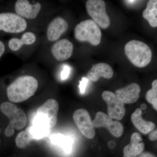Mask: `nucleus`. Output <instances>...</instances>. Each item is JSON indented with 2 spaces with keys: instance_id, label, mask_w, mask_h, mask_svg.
I'll return each instance as SVG.
<instances>
[{
  "instance_id": "obj_6",
  "label": "nucleus",
  "mask_w": 157,
  "mask_h": 157,
  "mask_svg": "<svg viewBox=\"0 0 157 157\" xmlns=\"http://www.w3.org/2000/svg\"><path fill=\"white\" fill-rule=\"evenodd\" d=\"M88 14L93 21L101 28L106 29L110 25V19L106 10V3L103 0H88L86 4Z\"/></svg>"
},
{
  "instance_id": "obj_2",
  "label": "nucleus",
  "mask_w": 157,
  "mask_h": 157,
  "mask_svg": "<svg viewBox=\"0 0 157 157\" xmlns=\"http://www.w3.org/2000/svg\"><path fill=\"white\" fill-rule=\"evenodd\" d=\"M124 52L129 60L137 67H144L151 61V49L148 45L141 41H129L125 45Z\"/></svg>"
},
{
  "instance_id": "obj_18",
  "label": "nucleus",
  "mask_w": 157,
  "mask_h": 157,
  "mask_svg": "<svg viewBox=\"0 0 157 157\" xmlns=\"http://www.w3.org/2000/svg\"><path fill=\"white\" fill-rule=\"evenodd\" d=\"M142 114L141 109L137 108L132 113L131 119L137 129L141 133L146 135L154 130L155 124L152 122L144 120L142 117Z\"/></svg>"
},
{
  "instance_id": "obj_28",
  "label": "nucleus",
  "mask_w": 157,
  "mask_h": 157,
  "mask_svg": "<svg viewBox=\"0 0 157 157\" xmlns=\"http://www.w3.org/2000/svg\"><path fill=\"white\" fill-rule=\"evenodd\" d=\"M138 157H156L155 155L149 152H144L141 154Z\"/></svg>"
},
{
  "instance_id": "obj_14",
  "label": "nucleus",
  "mask_w": 157,
  "mask_h": 157,
  "mask_svg": "<svg viewBox=\"0 0 157 157\" xmlns=\"http://www.w3.org/2000/svg\"><path fill=\"white\" fill-rule=\"evenodd\" d=\"M140 91L139 85L132 83L126 87L116 90L114 94L124 104H131L135 103L139 99Z\"/></svg>"
},
{
  "instance_id": "obj_16",
  "label": "nucleus",
  "mask_w": 157,
  "mask_h": 157,
  "mask_svg": "<svg viewBox=\"0 0 157 157\" xmlns=\"http://www.w3.org/2000/svg\"><path fill=\"white\" fill-rule=\"evenodd\" d=\"M142 140L139 133L135 132L132 134L130 143L124 147V157H135L141 154L145 146Z\"/></svg>"
},
{
  "instance_id": "obj_22",
  "label": "nucleus",
  "mask_w": 157,
  "mask_h": 157,
  "mask_svg": "<svg viewBox=\"0 0 157 157\" xmlns=\"http://www.w3.org/2000/svg\"><path fill=\"white\" fill-rule=\"evenodd\" d=\"M33 139H34L31 133L29 127L26 129L25 131H23L17 135L15 139V143L17 147L24 148L30 143Z\"/></svg>"
},
{
  "instance_id": "obj_29",
  "label": "nucleus",
  "mask_w": 157,
  "mask_h": 157,
  "mask_svg": "<svg viewBox=\"0 0 157 157\" xmlns=\"http://www.w3.org/2000/svg\"><path fill=\"white\" fill-rule=\"evenodd\" d=\"M108 146H109V147H110V148H114L115 146V144L114 143V141H109V143H108Z\"/></svg>"
},
{
  "instance_id": "obj_12",
  "label": "nucleus",
  "mask_w": 157,
  "mask_h": 157,
  "mask_svg": "<svg viewBox=\"0 0 157 157\" xmlns=\"http://www.w3.org/2000/svg\"><path fill=\"white\" fill-rule=\"evenodd\" d=\"M69 24L60 16H57L48 23L46 28V37L50 42H56L67 31Z\"/></svg>"
},
{
  "instance_id": "obj_7",
  "label": "nucleus",
  "mask_w": 157,
  "mask_h": 157,
  "mask_svg": "<svg viewBox=\"0 0 157 157\" xmlns=\"http://www.w3.org/2000/svg\"><path fill=\"white\" fill-rule=\"evenodd\" d=\"M59 109V103L56 100L48 99L38 108L35 117L45 122L52 128L56 125Z\"/></svg>"
},
{
  "instance_id": "obj_17",
  "label": "nucleus",
  "mask_w": 157,
  "mask_h": 157,
  "mask_svg": "<svg viewBox=\"0 0 157 157\" xmlns=\"http://www.w3.org/2000/svg\"><path fill=\"white\" fill-rule=\"evenodd\" d=\"M113 75L112 67L108 64L103 63L94 65L87 73L88 77L93 82L98 81L101 77L109 79Z\"/></svg>"
},
{
  "instance_id": "obj_19",
  "label": "nucleus",
  "mask_w": 157,
  "mask_h": 157,
  "mask_svg": "<svg viewBox=\"0 0 157 157\" xmlns=\"http://www.w3.org/2000/svg\"><path fill=\"white\" fill-rule=\"evenodd\" d=\"M34 139H40L45 137L50 132V128L44 121L35 117L33 125L30 127Z\"/></svg>"
},
{
  "instance_id": "obj_3",
  "label": "nucleus",
  "mask_w": 157,
  "mask_h": 157,
  "mask_svg": "<svg viewBox=\"0 0 157 157\" xmlns=\"http://www.w3.org/2000/svg\"><path fill=\"white\" fill-rule=\"evenodd\" d=\"M0 110L10 121L5 130V135L7 137H11L14 135V129L21 130L26 125L27 118L24 111L21 108H17L16 105L13 103L9 102L3 103L0 106Z\"/></svg>"
},
{
  "instance_id": "obj_31",
  "label": "nucleus",
  "mask_w": 157,
  "mask_h": 157,
  "mask_svg": "<svg viewBox=\"0 0 157 157\" xmlns=\"http://www.w3.org/2000/svg\"><path fill=\"white\" fill-rule=\"evenodd\" d=\"M124 2H126L127 3H128V4H134V3H136V2H137V1H125Z\"/></svg>"
},
{
  "instance_id": "obj_8",
  "label": "nucleus",
  "mask_w": 157,
  "mask_h": 157,
  "mask_svg": "<svg viewBox=\"0 0 157 157\" xmlns=\"http://www.w3.org/2000/svg\"><path fill=\"white\" fill-rule=\"evenodd\" d=\"M42 8L40 2L32 3L28 0H17L14 3V13L26 21L31 20L37 18Z\"/></svg>"
},
{
  "instance_id": "obj_25",
  "label": "nucleus",
  "mask_w": 157,
  "mask_h": 157,
  "mask_svg": "<svg viewBox=\"0 0 157 157\" xmlns=\"http://www.w3.org/2000/svg\"><path fill=\"white\" fill-rule=\"evenodd\" d=\"M70 69L67 66H65L61 73V78L63 80H65L68 78L70 73Z\"/></svg>"
},
{
  "instance_id": "obj_1",
  "label": "nucleus",
  "mask_w": 157,
  "mask_h": 157,
  "mask_svg": "<svg viewBox=\"0 0 157 157\" xmlns=\"http://www.w3.org/2000/svg\"><path fill=\"white\" fill-rule=\"evenodd\" d=\"M39 86L36 78L30 75L20 76L9 85L7 94L12 103H20L33 96Z\"/></svg>"
},
{
  "instance_id": "obj_23",
  "label": "nucleus",
  "mask_w": 157,
  "mask_h": 157,
  "mask_svg": "<svg viewBox=\"0 0 157 157\" xmlns=\"http://www.w3.org/2000/svg\"><path fill=\"white\" fill-rule=\"evenodd\" d=\"M147 101L151 104L154 108L157 110V80L155 79L152 82V87L146 94Z\"/></svg>"
},
{
  "instance_id": "obj_13",
  "label": "nucleus",
  "mask_w": 157,
  "mask_h": 157,
  "mask_svg": "<svg viewBox=\"0 0 157 157\" xmlns=\"http://www.w3.org/2000/svg\"><path fill=\"white\" fill-rule=\"evenodd\" d=\"M73 51V43L67 39H62L55 42L51 48V53L58 61H64L70 58Z\"/></svg>"
},
{
  "instance_id": "obj_9",
  "label": "nucleus",
  "mask_w": 157,
  "mask_h": 157,
  "mask_svg": "<svg viewBox=\"0 0 157 157\" xmlns=\"http://www.w3.org/2000/svg\"><path fill=\"white\" fill-rule=\"evenodd\" d=\"M74 122L80 132L88 139H92L95 135L94 127L89 113L84 109L76 110L73 114Z\"/></svg>"
},
{
  "instance_id": "obj_4",
  "label": "nucleus",
  "mask_w": 157,
  "mask_h": 157,
  "mask_svg": "<svg viewBox=\"0 0 157 157\" xmlns=\"http://www.w3.org/2000/svg\"><path fill=\"white\" fill-rule=\"evenodd\" d=\"M74 37L79 42H89L97 46L101 42L102 33L100 28L92 20H86L77 24L74 30Z\"/></svg>"
},
{
  "instance_id": "obj_11",
  "label": "nucleus",
  "mask_w": 157,
  "mask_h": 157,
  "mask_svg": "<svg viewBox=\"0 0 157 157\" xmlns=\"http://www.w3.org/2000/svg\"><path fill=\"white\" fill-rule=\"evenodd\" d=\"M102 97L107 105L108 115L111 118L117 120L122 119L125 114L124 105L110 91H104Z\"/></svg>"
},
{
  "instance_id": "obj_32",
  "label": "nucleus",
  "mask_w": 157,
  "mask_h": 157,
  "mask_svg": "<svg viewBox=\"0 0 157 157\" xmlns=\"http://www.w3.org/2000/svg\"><path fill=\"white\" fill-rule=\"evenodd\" d=\"M0 132H1V130H0Z\"/></svg>"
},
{
  "instance_id": "obj_15",
  "label": "nucleus",
  "mask_w": 157,
  "mask_h": 157,
  "mask_svg": "<svg viewBox=\"0 0 157 157\" xmlns=\"http://www.w3.org/2000/svg\"><path fill=\"white\" fill-rule=\"evenodd\" d=\"M36 35L31 31L25 32L20 38H11L8 42V46L10 50L16 52L19 51L24 46L33 45L36 42Z\"/></svg>"
},
{
  "instance_id": "obj_10",
  "label": "nucleus",
  "mask_w": 157,
  "mask_h": 157,
  "mask_svg": "<svg viewBox=\"0 0 157 157\" xmlns=\"http://www.w3.org/2000/svg\"><path fill=\"white\" fill-rule=\"evenodd\" d=\"M92 122L95 128H106L116 137H121L123 134L124 127L122 124L119 121L113 120L112 118L104 113L101 111L97 113Z\"/></svg>"
},
{
  "instance_id": "obj_30",
  "label": "nucleus",
  "mask_w": 157,
  "mask_h": 157,
  "mask_svg": "<svg viewBox=\"0 0 157 157\" xmlns=\"http://www.w3.org/2000/svg\"><path fill=\"white\" fill-rule=\"evenodd\" d=\"M147 106L146 104H141L140 105V109H141V110H145L147 109Z\"/></svg>"
},
{
  "instance_id": "obj_24",
  "label": "nucleus",
  "mask_w": 157,
  "mask_h": 157,
  "mask_svg": "<svg viewBox=\"0 0 157 157\" xmlns=\"http://www.w3.org/2000/svg\"><path fill=\"white\" fill-rule=\"evenodd\" d=\"M88 82V79L86 77H82L81 81H79L78 87H79L80 92L82 94H83L85 93Z\"/></svg>"
},
{
  "instance_id": "obj_21",
  "label": "nucleus",
  "mask_w": 157,
  "mask_h": 157,
  "mask_svg": "<svg viewBox=\"0 0 157 157\" xmlns=\"http://www.w3.org/2000/svg\"><path fill=\"white\" fill-rule=\"evenodd\" d=\"M51 140L54 144L58 145L66 153L70 154L72 151L73 141L70 137L61 134L52 135Z\"/></svg>"
},
{
  "instance_id": "obj_5",
  "label": "nucleus",
  "mask_w": 157,
  "mask_h": 157,
  "mask_svg": "<svg viewBox=\"0 0 157 157\" xmlns=\"http://www.w3.org/2000/svg\"><path fill=\"white\" fill-rule=\"evenodd\" d=\"M28 27L27 21L14 12L0 13V31L10 34L23 33Z\"/></svg>"
},
{
  "instance_id": "obj_27",
  "label": "nucleus",
  "mask_w": 157,
  "mask_h": 157,
  "mask_svg": "<svg viewBox=\"0 0 157 157\" xmlns=\"http://www.w3.org/2000/svg\"><path fill=\"white\" fill-rule=\"evenodd\" d=\"M5 49H6V47H5V44L0 40V58L5 52Z\"/></svg>"
},
{
  "instance_id": "obj_26",
  "label": "nucleus",
  "mask_w": 157,
  "mask_h": 157,
  "mask_svg": "<svg viewBox=\"0 0 157 157\" xmlns=\"http://www.w3.org/2000/svg\"><path fill=\"white\" fill-rule=\"evenodd\" d=\"M148 138L150 140H155L157 139V130L155 129V130L152 131L149 135Z\"/></svg>"
},
{
  "instance_id": "obj_20",
  "label": "nucleus",
  "mask_w": 157,
  "mask_h": 157,
  "mask_svg": "<svg viewBox=\"0 0 157 157\" xmlns=\"http://www.w3.org/2000/svg\"><path fill=\"white\" fill-rule=\"evenodd\" d=\"M142 16L147 21L151 26L157 27V1L149 0L147 4L146 9L144 10Z\"/></svg>"
}]
</instances>
